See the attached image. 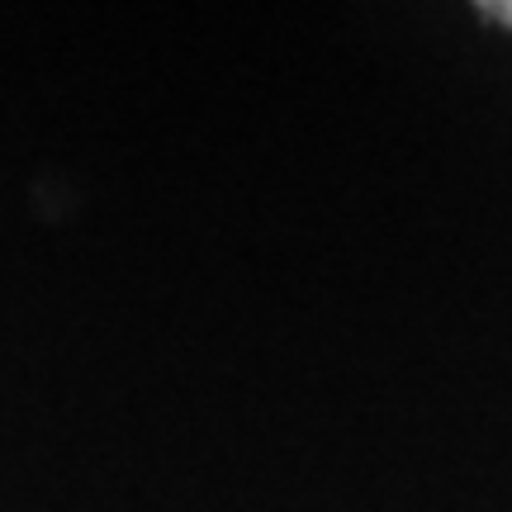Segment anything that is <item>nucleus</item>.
I'll list each match as a JSON object with an SVG mask.
<instances>
[{
    "instance_id": "nucleus-1",
    "label": "nucleus",
    "mask_w": 512,
    "mask_h": 512,
    "mask_svg": "<svg viewBox=\"0 0 512 512\" xmlns=\"http://www.w3.org/2000/svg\"><path fill=\"white\" fill-rule=\"evenodd\" d=\"M479 15H489V19H498V24L512 29V0H489V5H479Z\"/></svg>"
}]
</instances>
